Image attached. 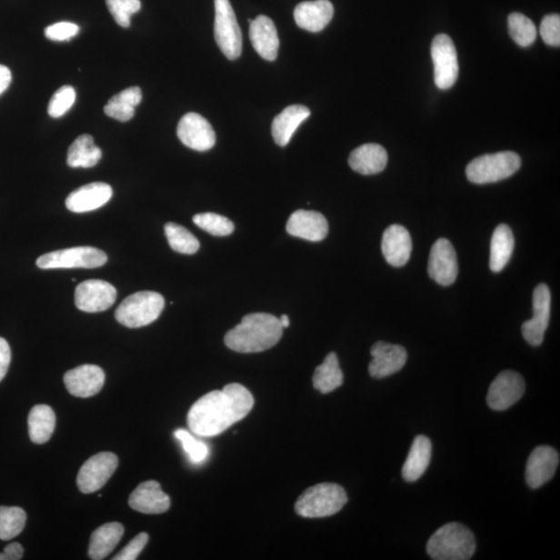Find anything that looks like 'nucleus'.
Instances as JSON below:
<instances>
[{"mask_svg": "<svg viewBox=\"0 0 560 560\" xmlns=\"http://www.w3.org/2000/svg\"><path fill=\"white\" fill-rule=\"evenodd\" d=\"M254 405L255 399L249 390L238 383H232L194 404L188 412L189 429L197 436H217L246 417Z\"/></svg>", "mask_w": 560, "mask_h": 560, "instance_id": "obj_1", "label": "nucleus"}, {"mask_svg": "<svg viewBox=\"0 0 560 560\" xmlns=\"http://www.w3.org/2000/svg\"><path fill=\"white\" fill-rule=\"evenodd\" d=\"M334 14L335 7L329 0H314L301 3L295 7L294 18L300 28L319 33L330 24Z\"/></svg>", "mask_w": 560, "mask_h": 560, "instance_id": "obj_23", "label": "nucleus"}, {"mask_svg": "<svg viewBox=\"0 0 560 560\" xmlns=\"http://www.w3.org/2000/svg\"><path fill=\"white\" fill-rule=\"evenodd\" d=\"M214 35L220 50L235 61L242 54V34L230 0H215Z\"/></svg>", "mask_w": 560, "mask_h": 560, "instance_id": "obj_8", "label": "nucleus"}, {"mask_svg": "<svg viewBox=\"0 0 560 560\" xmlns=\"http://www.w3.org/2000/svg\"><path fill=\"white\" fill-rule=\"evenodd\" d=\"M176 135L183 145L198 152L209 151L216 144V135L212 125L195 113H189L182 117Z\"/></svg>", "mask_w": 560, "mask_h": 560, "instance_id": "obj_13", "label": "nucleus"}, {"mask_svg": "<svg viewBox=\"0 0 560 560\" xmlns=\"http://www.w3.org/2000/svg\"><path fill=\"white\" fill-rule=\"evenodd\" d=\"M101 158L102 151L95 145L94 138L84 135L74 140L70 145L67 164L73 168H90L97 165Z\"/></svg>", "mask_w": 560, "mask_h": 560, "instance_id": "obj_31", "label": "nucleus"}, {"mask_svg": "<svg viewBox=\"0 0 560 560\" xmlns=\"http://www.w3.org/2000/svg\"><path fill=\"white\" fill-rule=\"evenodd\" d=\"M105 113L106 115L113 117L120 122H128L135 115V108H130L115 103L108 102L105 107Z\"/></svg>", "mask_w": 560, "mask_h": 560, "instance_id": "obj_44", "label": "nucleus"}, {"mask_svg": "<svg viewBox=\"0 0 560 560\" xmlns=\"http://www.w3.org/2000/svg\"><path fill=\"white\" fill-rule=\"evenodd\" d=\"M435 84L440 90H448L459 76L458 55L455 44L447 35L435 36L431 46Z\"/></svg>", "mask_w": 560, "mask_h": 560, "instance_id": "obj_9", "label": "nucleus"}, {"mask_svg": "<svg viewBox=\"0 0 560 560\" xmlns=\"http://www.w3.org/2000/svg\"><path fill=\"white\" fill-rule=\"evenodd\" d=\"M114 190L106 183L87 184L73 191L65 200V205L73 213H86L97 210L112 200Z\"/></svg>", "mask_w": 560, "mask_h": 560, "instance_id": "obj_20", "label": "nucleus"}, {"mask_svg": "<svg viewBox=\"0 0 560 560\" xmlns=\"http://www.w3.org/2000/svg\"><path fill=\"white\" fill-rule=\"evenodd\" d=\"M107 255L102 250L90 246L73 247L43 255L36 260L41 269H94L103 266Z\"/></svg>", "mask_w": 560, "mask_h": 560, "instance_id": "obj_7", "label": "nucleus"}, {"mask_svg": "<svg viewBox=\"0 0 560 560\" xmlns=\"http://www.w3.org/2000/svg\"><path fill=\"white\" fill-rule=\"evenodd\" d=\"M475 549L473 532L456 522L440 527L426 544L427 555L435 560H468Z\"/></svg>", "mask_w": 560, "mask_h": 560, "instance_id": "obj_3", "label": "nucleus"}, {"mask_svg": "<svg viewBox=\"0 0 560 560\" xmlns=\"http://www.w3.org/2000/svg\"><path fill=\"white\" fill-rule=\"evenodd\" d=\"M165 305V298L159 293L138 292L122 302L115 311V319L128 328L147 326L159 318Z\"/></svg>", "mask_w": 560, "mask_h": 560, "instance_id": "obj_5", "label": "nucleus"}, {"mask_svg": "<svg viewBox=\"0 0 560 560\" xmlns=\"http://www.w3.org/2000/svg\"><path fill=\"white\" fill-rule=\"evenodd\" d=\"M432 458V442L429 438L419 435L412 444L406 462L402 469L405 481L414 483L424 475L430 465Z\"/></svg>", "mask_w": 560, "mask_h": 560, "instance_id": "obj_27", "label": "nucleus"}, {"mask_svg": "<svg viewBox=\"0 0 560 560\" xmlns=\"http://www.w3.org/2000/svg\"><path fill=\"white\" fill-rule=\"evenodd\" d=\"M280 324H282L283 328H287L290 326V318L286 315H283L280 316Z\"/></svg>", "mask_w": 560, "mask_h": 560, "instance_id": "obj_48", "label": "nucleus"}, {"mask_svg": "<svg viewBox=\"0 0 560 560\" xmlns=\"http://www.w3.org/2000/svg\"><path fill=\"white\" fill-rule=\"evenodd\" d=\"M65 388L73 396H94L105 386V374L98 365H84L73 368L64 375Z\"/></svg>", "mask_w": 560, "mask_h": 560, "instance_id": "obj_17", "label": "nucleus"}, {"mask_svg": "<svg viewBox=\"0 0 560 560\" xmlns=\"http://www.w3.org/2000/svg\"><path fill=\"white\" fill-rule=\"evenodd\" d=\"M149 542V535L145 533L139 534L132 540L126 547H125L119 555L114 557V560H135Z\"/></svg>", "mask_w": 560, "mask_h": 560, "instance_id": "obj_42", "label": "nucleus"}, {"mask_svg": "<svg viewBox=\"0 0 560 560\" xmlns=\"http://www.w3.org/2000/svg\"><path fill=\"white\" fill-rule=\"evenodd\" d=\"M128 503L135 511L147 515L164 514L171 507V498L156 481L140 484L132 492Z\"/></svg>", "mask_w": 560, "mask_h": 560, "instance_id": "obj_21", "label": "nucleus"}, {"mask_svg": "<svg viewBox=\"0 0 560 560\" xmlns=\"http://www.w3.org/2000/svg\"><path fill=\"white\" fill-rule=\"evenodd\" d=\"M344 375L335 352L329 353L324 363L315 368L314 387L322 394L333 393L343 385Z\"/></svg>", "mask_w": 560, "mask_h": 560, "instance_id": "obj_32", "label": "nucleus"}, {"mask_svg": "<svg viewBox=\"0 0 560 560\" xmlns=\"http://www.w3.org/2000/svg\"><path fill=\"white\" fill-rule=\"evenodd\" d=\"M119 465L113 453H100L91 456L80 468L77 485L81 492L91 494L105 487Z\"/></svg>", "mask_w": 560, "mask_h": 560, "instance_id": "obj_10", "label": "nucleus"}, {"mask_svg": "<svg viewBox=\"0 0 560 560\" xmlns=\"http://www.w3.org/2000/svg\"><path fill=\"white\" fill-rule=\"evenodd\" d=\"M27 515L18 506H0V540L10 541L22 533Z\"/></svg>", "mask_w": 560, "mask_h": 560, "instance_id": "obj_33", "label": "nucleus"}, {"mask_svg": "<svg viewBox=\"0 0 560 560\" xmlns=\"http://www.w3.org/2000/svg\"><path fill=\"white\" fill-rule=\"evenodd\" d=\"M348 496L340 485L323 483L308 488L295 505V511L305 518H324L340 512Z\"/></svg>", "mask_w": 560, "mask_h": 560, "instance_id": "obj_4", "label": "nucleus"}, {"mask_svg": "<svg viewBox=\"0 0 560 560\" xmlns=\"http://www.w3.org/2000/svg\"><path fill=\"white\" fill-rule=\"evenodd\" d=\"M250 41L264 60L275 62L278 55L279 38L275 22L269 17H256L250 22Z\"/></svg>", "mask_w": 560, "mask_h": 560, "instance_id": "obj_24", "label": "nucleus"}, {"mask_svg": "<svg viewBox=\"0 0 560 560\" xmlns=\"http://www.w3.org/2000/svg\"><path fill=\"white\" fill-rule=\"evenodd\" d=\"M559 464V454L551 446L542 445L535 448L529 455L525 478L532 489L542 487L554 478Z\"/></svg>", "mask_w": 560, "mask_h": 560, "instance_id": "obj_18", "label": "nucleus"}, {"mask_svg": "<svg viewBox=\"0 0 560 560\" xmlns=\"http://www.w3.org/2000/svg\"><path fill=\"white\" fill-rule=\"evenodd\" d=\"M371 354L373 360L368 365V372L375 379L386 378L400 372L408 359L407 351L403 345L385 342L375 343Z\"/></svg>", "mask_w": 560, "mask_h": 560, "instance_id": "obj_15", "label": "nucleus"}, {"mask_svg": "<svg viewBox=\"0 0 560 560\" xmlns=\"http://www.w3.org/2000/svg\"><path fill=\"white\" fill-rule=\"evenodd\" d=\"M534 316L522 325V335L525 341L537 347L544 341L549 325L551 311V293L549 287L541 284L534 291Z\"/></svg>", "mask_w": 560, "mask_h": 560, "instance_id": "obj_14", "label": "nucleus"}, {"mask_svg": "<svg viewBox=\"0 0 560 560\" xmlns=\"http://www.w3.org/2000/svg\"><path fill=\"white\" fill-rule=\"evenodd\" d=\"M429 275L437 284L447 286L458 276V260L451 242L441 238L434 243L429 260Z\"/></svg>", "mask_w": 560, "mask_h": 560, "instance_id": "obj_16", "label": "nucleus"}, {"mask_svg": "<svg viewBox=\"0 0 560 560\" xmlns=\"http://www.w3.org/2000/svg\"><path fill=\"white\" fill-rule=\"evenodd\" d=\"M540 34L547 45L555 47L560 45V16L558 14H550L544 17Z\"/></svg>", "mask_w": 560, "mask_h": 560, "instance_id": "obj_40", "label": "nucleus"}, {"mask_svg": "<svg viewBox=\"0 0 560 560\" xmlns=\"http://www.w3.org/2000/svg\"><path fill=\"white\" fill-rule=\"evenodd\" d=\"M165 231L168 245L175 252L182 255H195L200 249V242L187 228L175 223H168L165 226Z\"/></svg>", "mask_w": 560, "mask_h": 560, "instance_id": "obj_34", "label": "nucleus"}, {"mask_svg": "<svg viewBox=\"0 0 560 560\" xmlns=\"http://www.w3.org/2000/svg\"><path fill=\"white\" fill-rule=\"evenodd\" d=\"M387 161L386 150L377 144L360 145L351 153L349 157V165L353 171L365 175L385 171Z\"/></svg>", "mask_w": 560, "mask_h": 560, "instance_id": "obj_25", "label": "nucleus"}, {"mask_svg": "<svg viewBox=\"0 0 560 560\" xmlns=\"http://www.w3.org/2000/svg\"><path fill=\"white\" fill-rule=\"evenodd\" d=\"M521 164L519 155L514 152L487 154L471 161L466 175L471 183L483 185L510 178L519 171Z\"/></svg>", "mask_w": 560, "mask_h": 560, "instance_id": "obj_6", "label": "nucleus"}, {"mask_svg": "<svg viewBox=\"0 0 560 560\" xmlns=\"http://www.w3.org/2000/svg\"><path fill=\"white\" fill-rule=\"evenodd\" d=\"M106 5L116 24L124 28L130 27L132 15L142 7L140 0H106Z\"/></svg>", "mask_w": 560, "mask_h": 560, "instance_id": "obj_38", "label": "nucleus"}, {"mask_svg": "<svg viewBox=\"0 0 560 560\" xmlns=\"http://www.w3.org/2000/svg\"><path fill=\"white\" fill-rule=\"evenodd\" d=\"M124 526L119 522L106 523L95 529L88 546V556L93 560L105 559L120 543Z\"/></svg>", "mask_w": 560, "mask_h": 560, "instance_id": "obj_28", "label": "nucleus"}, {"mask_svg": "<svg viewBox=\"0 0 560 560\" xmlns=\"http://www.w3.org/2000/svg\"><path fill=\"white\" fill-rule=\"evenodd\" d=\"M55 411L47 405H36L28 415L29 437L35 445L46 444L55 430Z\"/></svg>", "mask_w": 560, "mask_h": 560, "instance_id": "obj_30", "label": "nucleus"}, {"mask_svg": "<svg viewBox=\"0 0 560 560\" xmlns=\"http://www.w3.org/2000/svg\"><path fill=\"white\" fill-rule=\"evenodd\" d=\"M515 247L511 227L499 225L494 231L491 241L490 269L494 274L503 271L510 262Z\"/></svg>", "mask_w": 560, "mask_h": 560, "instance_id": "obj_29", "label": "nucleus"}, {"mask_svg": "<svg viewBox=\"0 0 560 560\" xmlns=\"http://www.w3.org/2000/svg\"><path fill=\"white\" fill-rule=\"evenodd\" d=\"M76 100V92L70 85H65L55 93L48 105V114L51 117L58 119L67 114Z\"/></svg>", "mask_w": 560, "mask_h": 560, "instance_id": "obj_39", "label": "nucleus"}, {"mask_svg": "<svg viewBox=\"0 0 560 560\" xmlns=\"http://www.w3.org/2000/svg\"><path fill=\"white\" fill-rule=\"evenodd\" d=\"M309 115H311V110L304 105H295L286 107L272 123L271 132L275 142L279 146H285L289 144L300 124L308 119Z\"/></svg>", "mask_w": 560, "mask_h": 560, "instance_id": "obj_26", "label": "nucleus"}, {"mask_svg": "<svg viewBox=\"0 0 560 560\" xmlns=\"http://www.w3.org/2000/svg\"><path fill=\"white\" fill-rule=\"evenodd\" d=\"M284 333L282 324L270 314H250L239 325L228 331L225 343L228 349L239 353H259L275 347Z\"/></svg>", "mask_w": 560, "mask_h": 560, "instance_id": "obj_2", "label": "nucleus"}, {"mask_svg": "<svg viewBox=\"0 0 560 560\" xmlns=\"http://www.w3.org/2000/svg\"><path fill=\"white\" fill-rule=\"evenodd\" d=\"M142 100V90H140L138 86H132L114 95V97L108 102L115 103V105H120L130 108H135L140 105Z\"/></svg>", "mask_w": 560, "mask_h": 560, "instance_id": "obj_43", "label": "nucleus"}, {"mask_svg": "<svg viewBox=\"0 0 560 560\" xmlns=\"http://www.w3.org/2000/svg\"><path fill=\"white\" fill-rule=\"evenodd\" d=\"M328 223L321 213L298 210L287 220L286 232L293 237L320 242L327 237Z\"/></svg>", "mask_w": 560, "mask_h": 560, "instance_id": "obj_19", "label": "nucleus"}, {"mask_svg": "<svg viewBox=\"0 0 560 560\" xmlns=\"http://www.w3.org/2000/svg\"><path fill=\"white\" fill-rule=\"evenodd\" d=\"M194 223L203 231L215 235V237H225V235L233 234L235 230L232 220L215 213L197 214L194 217Z\"/></svg>", "mask_w": 560, "mask_h": 560, "instance_id": "obj_36", "label": "nucleus"}, {"mask_svg": "<svg viewBox=\"0 0 560 560\" xmlns=\"http://www.w3.org/2000/svg\"><path fill=\"white\" fill-rule=\"evenodd\" d=\"M12 83V73L9 68L4 65H0V95L4 94L9 88Z\"/></svg>", "mask_w": 560, "mask_h": 560, "instance_id": "obj_47", "label": "nucleus"}, {"mask_svg": "<svg viewBox=\"0 0 560 560\" xmlns=\"http://www.w3.org/2000/svg\"><path fill=\"white\" fill-rule=\"evenodd\" d=\"M508 33L512 39L521 47H528L535 41L537 29L532 20L520 13H512L508 16Z\"/></svg>", "mask_w": 560, "mask_h": 560, "instance_id": "obj_35", "label": "nucleus"}, {"mask_svg": "<svg viewBox=\"0 0 560 560\" xmlns=\"http://www.w3.org/2000/svg\"><path fill=\"white\" fill-rule=\"evenodd\" d=\"M175 437L181 442L184 451H185L189 460L194 464L203 463L208 458V445L204 444L203 441L195 439L193 435L186 430H176L175 432Z\"/></svg>", "mask_w": 560, "mask_h": 560, "instance_id": "obj_37", "label": "nucleus"}, {"mask_svg": "<svg viewBox=\"0 0 560 560\" xmlns=\"http://www.w3.org/2000/svg\"><path fill=\"white\" fill-rule=\"evenodd\" d=\"M12 359V353L9 344L5 338L0 337V382L4 380L7 371H9Z\"/></svg>", "mask_w": 560, "mask_h": 560, "instance_id": "obj_45", "label": "nucleus"}, {"mask_svg": "<svg viewBox=\"0 0 560 560\" xmlns=\"http://www.w3.org/2000/svg\"><path fill=\"white\" fill-rule=\"evenodd\" d=\"M24 557V547L19 543L7 545L3 554H0V560H19Z\"/></svg>", "mask_w": 560, "mask_h": 560, "instance_id": "obj_46", "label": "nucleus"}, {"mask_svg": "<svg viewBox=\"0 0 560 560\" xmlns=\"http://www.w3.org/2000/svg\"><path fill=\"white\" fill-rule=\"evenodd\" d=\"M116 299V290L105 280L90 279L78 285L75 305L85 313H101L112 307Z\"/></svg>", "mask_w": 560, "mask_h": 560, "instance_id": "obj_11", "label": "nucleus"}, {"mask_svg": "<svg viewBox=\"0 0 560 560\" xmlns=\"http://www.w3.org/2000/svg\"><path fill=\"white\" fill-rule=\"evenodd\" d=\"M525 393V381L513 371L501 372L490 385L487 403L495 411H505L514 406Z\"/></svg>", "mask_w": 560, "mask_h": 560, "instance_id": "obj_12", "label": "nucleus"}, {"mask_svg": "<svg viewBox=\"0 0 560 560\" xmlns=\"http://www.w3.org/2000/svg\"><path fill=\"white\" fill-rule=\"evenodd\" d=\"M79 33V26L72 22H58L45 29V35L51 41H69Z\"/></svg>", "mask_w": 560, "mask_h": 560, "instance_id": "obj_41", "label": "nucleus"}, {"mask_svg": "<svg viewBox=\"0 0 560 560\" xmlns=\"http://www.w3.org/2000/svg\"><path fill=\"white\" fill-rule=\"evenodd\" d=\"M382 253L386 262L399 268L405 266L412 253V240L409 232L400 225L386 228L382 238Z\"/></svg>", "mask_w": 560, "mask_h": 560, "instance_id": "obj_22", "label": "nucleus"}]
</instances>
